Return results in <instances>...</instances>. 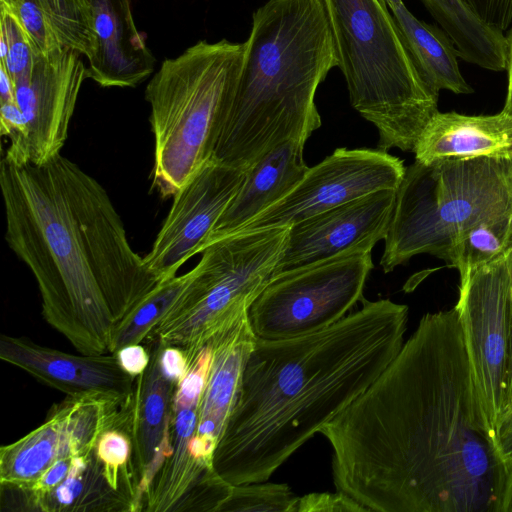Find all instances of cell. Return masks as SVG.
<instances>
[{
	"mask_svg": "<svg viewBox=\"0 0 512 512\" xmlns=\"http://www.w3.org/2000/svg\"><path fill=\"white\" fill-rule=\"evenodd\" d=\"M320 433L366 512H501L508 467L455 307L425 314L378 378Z\"/></svg>",
	"mask_w": 512,
	"mask_h": 512,
	"instance_id": "6da1fadb",
	"label": "cell"
},
{
	"mask_svg": "<svg viewBox=\"0 0 512 512\" xmlns=\"http://www.w3.org/2000/svg\"><path fill=\"white\" fill-rule=\"evenodd\" d=\"M408 306L364 299L322 330L256 339L213 455L226 482L268 481L384 371L404 343Z\"/></svg>",
	"mask_w": 512,
	"mask_h": 512,
	"instance_id": "7a4b0ae2",
	"label": "cell"
},
{
	"mask_svg": "<svg viewBox=\"0 0 512 512\" xmlns=\"http://www.w3.org/2000/svg\"><path fill=\"white\" fill-rule=\"evenodd\" d=\"M231 107L211 160L248 170L289 140L321 126L318 86L338 67L324 0H267L252 27Z\"/></svg>",
	"mask_w": 512,
	"mask_h": 512,
	"instance_id": "3957f363",
	"label": "cell"
},
{
	"mask_svg": "<svg viewBox=\"0 0 512 512\" xmlns=\"http://www.w3.org/2000/svg\"><path fill=\"white\" fill-rule=\"evenodd\" d=\"M5 240L30 269L45 321L84 355L109 352L114 319L86 258L53 158L0 166Z\"/></svg>",
	"mask_w": 512,
	"mask_h": 512,
	"instance_id": "277c9868",
	"label": "cell"
},
{
	"mask_svg": "<svg viewBox=\"0 0 512 512\" xmlns=\"http://www.w3.org/2000/svg\"><path fill=\"white\" fill-rule=\"evenodd\" d=\"M352 107L372 123L377 148L413 152L438 95L423 80L382 0H324Z\"/></svg>",
	"mask_w": 512,
	"mask_h": 512,
	"instance_id": "5b68a950",
	"label": "cell"
},
{
	"mask_svg": "<svg viewBox=\"0 0 512 512\" xmlns=\"http://www.w3.org/2000/svg\"><path fill=\"white\" fill-rule=\"evenodd\" d=\"M246 42L205 40L165 59L146 86L152 188L174 194L212 157L240 78Z\"/></svg>",
	"mask_w": 512,
	"mask_h": 512,
	"instance_id": "8992f818",
	"label": "cell"
},
{
	"mask_svg": "<svg viewBox=\"0 0 512 512\" xmlns=\"http://www.w3.org/2000/svg\"><path fill=\"white\" fill-rule=\"evenodd\" d=\"M511 213L512 153L415 161L396 190L380 266L388 273L419 254L447 263L464 231Z\"/></svg>",
	"mask_w": 512,
	"mask_h": 512,
	"instance_id": "52a82bcc",
	"label": "cell"
},
{
	"mask_svg": "<svg viewBox=\"0 0 512 512\" xmlns=\"http://www.w3.org/2000/svg\"><path fill=\"white\" fill-rule=\"evenodd\" d=\"M288 234V226L247 230L207 246L183 298L147 339L179 348L189 363L215 335L248 314L271 279Z\"/></svg>",
	"mask_w": 512,
	"mask_h": 512,
	"instance_id": "ba28073f",
	"label": "cell"
},
{
	"mask_svg": "<svg viewBox=\"0 0 512 512\" xmlns=\"http://www.w3.org/2000/svg\"><path fill=\"white\" fill-rule=\"evenodd\" d=\"M371 252L339 255L272 276L248 310L257 339L278 340L327 328L363 302Z\"/></svg>",
	"mask_w": 512,
	"mask_h": 512,
	"instance_id": "9c48e42d",
	"label": "cell"
},
{
	"mask_svg": "<svg viewBox=\"0 0 512 512\" xmlns=\"http://www.w3.org/2000/svg\"><path fill=\"white\" fill-rule=\"evenodd\" d=\"M53 160L62 179L87 261L117 323L159 281L147 268L144 258L130 246L122 219L105 188L61 154Z\"/></svg>",
	"mask_w": 512,
	"mask_h": 512,
	"instance_id": "30bf717a",
	"label": "cell"
},
{
	"mask_svg": "<svg viewBox=\"0 0 512 512\" xmlns=\"http://www.w3.org/2000/svg\"><path fill=\"white\" fill-rule=\"evenodd\" d=\"M458 312L477 394L497 439L505 406L512 342L508 250L459 284ZM497 441V440H496Z\"/></svg>",
	"mask_w": 512,
	"mask_h": 512,
	"instance_id": "8fae6325",
	"label": "cell"
},
{
	"mask_svg": "<svg viewBox=\"0 0 512 512\" xmlns=\"http://www.w3.org/2000/svg\"><path fill=\"white\" fill-rule=\"evenodd\" d=\"M403 161L381 149L337 148L313 167L283 199L254 217L236 233L290 227L318 213L382 189H397ZM235 234V233H234Z\"/></svg>",
	"mask_w": 512,
	"mask_h": 512,
	"instance_id": "7c38bea8",
	"label": "cell"
},
{
	"mask_svg": "<svg viewBox=\"0 0 512 512\" xmlns=\"http://www.w3.org/2000/svg\"><path fill=\"white\" fill-rule=\"evenodd\" d=\"M123 404L70 397L54 404L40 426L0 448V484L29 488L59 459L88 454Z\"/></svg>",
	"mask_w": 512,
	"mask_h": 512,
	"instance_id": "4fadbf2b",
	"label": "cell"
},
{
	"mask_svg": "<svg viewBox=\"0 0 512 512\" xmlns=\"http://www.w3.org/2000/svg\"><path fill=\"white\" fill-rule=\"evenodd\" d=\"M244 177V171L210 159L174 194L152 249L144 257L159 282L176 276L186 261L202 252Z\"/></svg>",
	"mask_w": 512,
	"mask_h": 512,
	"instance_id": "5bb4252c",
	"label": "cell"
},
{
	"mask_svg": "<svg viewBox=\"0 0 512 512\" xmlns=\"http://www.w3.org/2000/svg\"><path fill=\"white\" fill-rule=\"evenodd\" d=\"M397 189H382L289 227L273 275L355 252H372L384 240Z\"/></svg>",
	"mask_w": 512,
	"mask_h": 512,
	"instance_id": "9a60e30c",
	"label": "cell"
},
{
	"mask_svg": "<svg viewBox=\"0 0 512 512\" xmlns=\"http://www.w3.org/2000/svg\"><path fill=\"white\" fill-rule=\"evenodd\" d=\"M85 78L79 53L63 48L48 56L35 54L30 73L13 82L27 123L30 163L44 165L60 154Z\"/></svg>",
	"mask_w": 512,
	"mask_h": 512,
	"instance_id": "2e32d148",
	"label": "cell"
},
{
	"mask_svg": "<svg viewBox=\"0 0 512 512\" xmlns=\"http://www.w3.org/2000/svg\"><path fill=\"white\" fill-rule=\"evenodd\" d=\"M0 359L73 399L123 404L135 380L121 368L114 354H69L26 337L1 335Z\"/></svg>",
	"mask_w": 512,
	"mask_h": 512,
	"instance_id": "e0dca14e",
	"label": "cell"
},
{
	"mask_svg": "<svg viewBox=\"0 0 512 512\" xmlns=\"http://www.w3.org/2000/svg\"><path fill=\"white\" fill-rule=\"evenodd\" d=\"M212 360L210 344L188 364L176 386L169 424V453L148 491L144 511L174 512L180 500L210 471L191 453L199 406Z\"/></svg>",
	"mask_w": 512,
	"mask_h": 512,
	"instance_id": "ac0fdd59",
	"label": "cell"
},
{
	"mask_svg": "<svg viewBox=\"0 0 512 512\" xmlns=\"http://www.w3.org/2000/svg\"><path fill=\"white\" fill-rule=\"evenodd\" d=\"M256 339L247 314L209 342L211 366L190 446L194 458L205 466L213 467L215 449L235 405L242 372Z\"/></svg>",
	"mask_w": 512,
	"mask_h": 512,
	"instance_id": "d6986e66",
	"label": "cell"
},
{
	"mask_svg": "<svg viewBox=\"0 0 512 512\" xmlns=\"http://www.w3.org/2000/svg\"><path fill=\"white\" fill-rule=\"evenodd\" d=\"M150 342V362L135 377L130 396L133 467L143 509L150 486L169 453L171 406L178 384L163 369L159 344Z\"/></svg>",
	"mask_w": 512,
	"mask_h": 512,
	"instance_id": "ffe728a7",
	"label": "cell"
},
{
	"mask_svg": "<svg viewBox=\"0 0 512 512\" xmlns=\"http://www.w3.org/2000/svg\"><path fill=\"white\" fill-rule=\"evenodd\" d=\"M97 48L86 78L102 87H136L154 69L155 58L137 30L130 0H91Z\"/></svg>",
	"mask_w": 512,
	"mask_h": 512,
	"instance_id": "44dd1931",
	"label": "cell"
},
{
	"mask_svg": "<svg viewBox=\"0 0 512 512\" xmlns=\"http://www.w3.org/2000/svg\"><path fill=\"white\" fill-rule=\"evenodd\" d=\"M304 145L303 140L283 142L245 171L239 190L217 221L203 250L236 233L294 189L309 168L303 159Z\"/></svg>",
	"mask_w": 512,
	"mask_h": 512,
	"instance_id": "7402d4cb",
	"label": "cell"
},
{
	"mask_svg": "<svg viewBox=\"0 0 512 512\" xmlns=\"http://www.w3.org/2000/svg\"><path fill=\"white\" fill-rule=\"evenodd\" d=\"M415 161L430 164L449 158L501 156L512 153V118L437 111L414 147Z\"/></svg>",
	"mask_w": 512,
	"mask_h": 512,
	"instance_id": "603a6c76",
	"label": "cell"
},
{
	"mask_svg": "<svg viewBox=\"0 0 512 512\" xmlns=\"http://www.w3.org/2000/svg\"><path fill=\"white\" fill-rule=\"evenodd\" d=\"M390 12L423 80L431 90L437 94L440 90L456 94L473 92L460 71L455 46L443 30L416 18L404 3Z\"/></svg>",
	"mask_w": 512,
	"mask_h": 512,
	"instance_id": "cb8c5ba5",
	"label": "cell"
},
{
	"mask_svg": "<svg viewBox=\"0 0 512 512\" xmlns=\"http://www.w3.org/2000/svg\"><path fill=\"white\" fill-rule=\"evenodd\" d=\"M34 508L42 512L136 511L134 503L111 485L94 449L76 457L68 476L39 495Z\"/></svg>",
	"mask_w": 512,
	"mask_h": 512,
	"instance_id": "d4e9b609",
	"label": "cell"
},
{
	"mask_svg": "<svg viewBox=\"0 0 512 512\" xmlns=\"http://www.w3.org/2000/svg\"><path fill=\"white\" fill-rule=\"evenodd\" d=\"M421 1L450 38L460 58L491 71L506 69V36L484 24L465 0Z\"/></svg>",
	"mask_w": 512,
	"mask_h": 512,
	"instance_id": "484cf974",
	"label": "cell"
},
{
	"mask_svg": "<svg viewBox=\"0 0 512 512\" xmlns=\"http://www.w3.org/2000/svg\"><path fill=\"white\" fill-rule=\"evenodd\" d=\"M193 274L191 269L183 275L159 282L124 318L115 323L109 353L115 354L125 346L145 341L179 304Z\"/></svg>",
	"mask_w": 512,
	"mask_h": 512,
	"instance_id": "4316f807",
	"label": "cell"
},
{
	"mask_svg": "<svg viewBox=\"0 0 512 512\" xmlns=\"http://www.w3.org/2000/svg\"><path fill=\"white\" fill-rule=\"evenodd\" d=\"M512 245V213L486 219L456 240L447 264L459 271L460 284L474 271L502 256Z\"/></svg>",
	"mask_w": 512,
	"mask_h": 512,
	"instance_id": "83f0119b",
	"label": "cell"
},
{
	"mask_svg": "<svg viewBox=\"0 0 512 512\" xmlns=\"http://www.w3.org/2000/svg\"><path fill=\"white\" fill-rule=\"evenodd\" d=\"M60 44L89 60L97 48L91 0H38Z\"/></svg>",
	"mask_w": 512,
	"mask_h": 512,
	"instance_id": "f1b7e54d",
	"label": "cell"
},
{
	"mask_svg": "<svg viewBox=\"0 0 512 512\" xmlns=\"http://www.w3.org/2000/svg\"><path fill=\"white\" fill-rule=\"evenodd\" d=\"M298 496L286 483L232 485L217 512H296Z\"/></svg>",
	"mask_w": 512,
	"mask_h": 512,
	"instance_id": "f546056e",
	"label": "cell"
},
{
	"mask_svg": "<svg viewBox=\"0 0 512 512\" xmlns=\"http://www.w3.org/2000/svg\"><path fill=\"white\" fill-rule=\"evenodd\" d=\"M0 35L6 39L8 53L5 59L1 60L12 81L27 76L33 66L35 52L33 51L26 36L12 18V16L1 8Z\"/></svg>",
	"mask_w": 512,
	"mask_h": 512,
	"instance_id": "4dcf8cb0",
	"label": "cell"
},
{
	"mask_svg": "<svg viewBox=\"0 0 512 512\" xmlns=\"http://www.w3.org/2000/svg\"><path fill=\"white\" fill-rule=\"evenodd\" d=\"M366 512L348 495L335 493H310L298 497L296 512Z\"/></svg>",
	"mask_w": 512,
	"mask_h": 512,
	"instance_id": "1f68e13d",
	"label": "cell"
},
{
	"mask_svg": "<svg viewBox=\"0 0 512 512\" xmlns=\"http://www.w3.org/2000/svg\"><path fill=\"white\" fill-rule=\"evenodd\" d=\"M487 26L504 33L512 23V0H465Z\"/></svg>",
	"mask_w": 512,
	"mask_h": 512,
	"instance_id": "d6a6232c",
	"label": "cell"
},
{
	"mask_svg": "<svg viewBox=\"0 0 512 512\" xmlns=\"http://www.w3.org/2000/svg\"><path fill=\"white\" fill-rule=\"evenodd\" d=\"M121 368L132 377L140 375L150 362V353L141 344L125 346L114 354Z\"/></svg>",
	"mask_w": 512,
	"mask_h": 512,
	"instance_id": "836d02e7",
	"label": "cell"
},
{
	"mask_svg": "<svg viewBox=\"0 0 512 512\" xmlns=\"http://www.w3.org/2000/svg\"><path fill=\"white\" fill-rule=\"evenodd\" d=\"M496 440L499 453L509 467L512 464V419L499 427Z\"/></svg>",
	"mask_w": 512,
	"mask_h": 512,
	"instance_id": "e575fe53",
	"label": "cell"
},
{
	"mask_svg": "<svg viewBox=\"0 0 512 512\" xmlns=\"http://www.w3.org/2000/svg\"><path fill=\"white\" fill-rule=\"evenodd\" d=\"M507 55H506V71L508 74L507 96L502 111L512 118V28L506 36Z\"/></svg>",
	"mask_w": 512,
	"mask_h": 512,
	"instance_id": "d590c367",
	"label": "cell"
},
{
	"mask_svg": "<svg viewBox=\"0 0 512 512\" xmlns=\"http://www.w3.org/2000/svg\"><path fill=\"white\" fill-rule=\"evenodd\" d=\"M508 258H509V267H510V274H511V293H512V245L508 249ZM511 419H512V342H511V359H510L508 388H507L505 406H504L500 426L503 423H505Z\"/></svg>",
	"mask_w": 512,
	"mask_h": 512,
	"instance_id": "8d00e7d4",
	"label": "cell"
},
{
	"mask_svg": "<svg viewBox=\"0 0 512 512\" xmlns=\"http://www.w3.org/2000/svg\"><path fill=\"white\" fill-rule=\"evenodd\" d=\"M13 101H16L14 84L5 65L0 62V103Z\"/></svg>",
	"mask_w": 512,
	"mask_h": 512,
	"instance_id": "74e56055",
	"label": "cell"
},
{
	"mask_svg": "<svg viewBox=\"0 0 512 512\" xmlns=\"http://www.w3.org/2000/svg\"><path fill=\"white\" fill-rule=\"evenodd\" d=\"M501 512H512V464L508 467V478Z\"/></svg>",
	"mask_w": 512,
	"mask_h": 512,
	"instance_id": "f35d334b",
	"label": "cell"
},
{
	"mask_svg": "<svg viewBox=\"0 0 512 512\" xmlns=\"http://www.w3.org/2000/svg\"><path fill=\"white\" fill-rule=\"evenodd\" d=\"M389 8V10L397 7L401 3H403L402 0H382Z\"/></svg>",
	"mask_w": 512,
	"mask_h": 512,
	"instance_id": "ab89813d",
	"label": "cell"
}]
</instances>
